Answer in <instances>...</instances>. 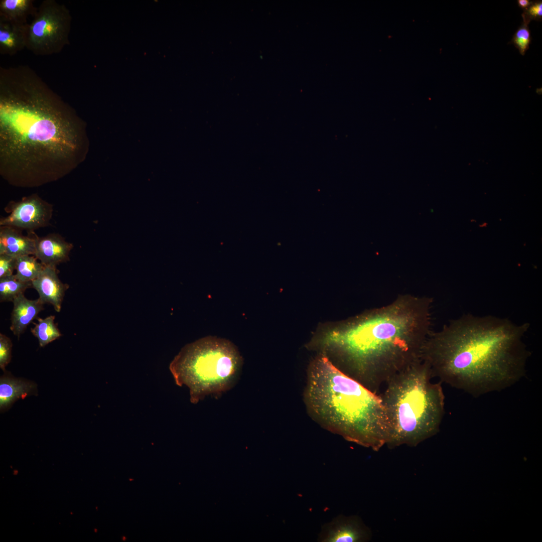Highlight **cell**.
<instances>
[{
    "mask_svg": "<svg viewBox=\"0 0 542 542\" xmlns=\"http://www.w3.org/2000/svg\"><path fill=\"white\" fill-rule=\"evenodd\" d=\"M30 288H33L32 282L21 281L14 274L0 278V301L13 302L15 298Z\"/></svg>",
    "mask_w": 542,
    "mask_h": 542,
    "instance_id": "obj_19",
    "label": "cell"
},
{
    "mask_svg": "<svg viewBox=\"0 0 542 542\" xmlns=\"http://www.w3.org/2000/svg\"><path fill=\"white\" fill-rule=\"evenodd\" d=\"M370 532L356 517H342L330 524L323 541L328 542L365 541Z\"/></svg>",
    "mask_w": 542,
    "mask_h": 542,
    "instance_id": "obj_12",
    "label": "cell"
},
{
    "mask_svg": "<svg viewBox=\"0 0 542 542\" xmlns=\"http://www.w3.org/2000/svg\"><path fill=\"white\" fill-rule=\"evenodd\" d=\"M434 377L422 359L395 374L380 396L389 428L386 445L416 447L436 435L444 414L445 395L441 382Z\"/></svg>",
    "mask_w": 542,
    "mask_h": 542,
    "instance_id": "obj_5",
    "label": "cell"
},
{
    "mask_svg": "<svg viewBox=\"0 0 542 542\" xmlns=\"http://www.w3.org/2000/svg\"><path fill=\"white\" fill-rule=\"evenodd\" d=\"M529 327L508 318L464 314L431 331L421 359L440 382L475 397L500 391L525 375Z\"/></svg>",
    "mask_w": 542,
    "mask_h": 542,
    "instance_id": "obj_2",
    "label": "cell"
},
{
    "mask_svg": "<svg viewBox=\"0 0 542 542\" xmlns=\"http://www.w3.org/2000/svg\"><path fill=\"white\" fill-rule=\"evenodd\" d=\"M29 24L26 48L38 56L56 54L69 44L71 16L64 5L43 1Z\"/></svg>",
    "mask_w": 542,
    "mask_h": 542,
    "instance_id": "obj_7",
    "label": "cell"
},
{
    "mask_svg": "<svg viewBox=\"0 0 542 542\" xmlns=\"http://www.w3.org/2000/svg\"><path fill=\"white\" fill-rule=\"evenodd\" d=\"M83 122L31 68L0 71V174L10 185L37 187L78 167L86 152Z\"/></svg>",
    "mask_w": 542,
    "mask_h": 542,
    "instance_id": "obj_1",
    "label": "cell"
},
{
    "mask_svg": "<svg viewBox=\"0 0 542 542\" xmlns=\"http://www.w3.org/2000/svg\"><path fill=\"white\" fill-rule=\"evenodd\" d=\"M32 0H2L0 1V18L27 23L28 17L34 15L37 8Z\"/></svg>",
    "mask_w": 542,
    "mask_h": 542,
    "instance_id": "obj_16",
    "label": "cell"
},
{
    "mask_svg": "<svg viewBox=\"0 0 542 542\" xmlns=\"http://www.w3.org/2000/svg\"><path fill=\"white\" fill-rule=\"evenodd\" d=\"M37 393L35 383L4 375L0 379V408L4 411L19 398Z\"/></svg>",
    "mask_w": 542,
    "mask_h": 542,
    "instance_id": "obj_15",
    "label": "cell"
},
{
    "mask_svg": "<svg viewBox=\"0 0 542 542\" xmlns=\"http://www.w3.org/2000/svg\"><path fill=\"white\" fill-rule=\"evenodd\" d=\"M12 342L6 335L0 334V367L5 371V368L10 362L12 358Z\"/></svg>",
    "mask_w": 542,
    "mask_h": 542,
    "instance_id": "obj_21",
    "label": "cell"
},
{
    "mask_svg": "<svg viewBox=\"0 0 542 542\" xmlns=\"http://www.w3.org/2000/svg\"><path fill=\"white\" fill-rule=\"evenodd\" d=\"M5 210L9 214L1 218L0 226H10L32 233L50 224L53 208L52 204L38 194H33L23 197L20 201L10 202Z\"/></svg>",
    "mask_w": 542,
    "mask_h": 542,
    "instance_id": "obj_8",
    "label": "cell"
},
{
    "mask_svg": "<svg viewBox=\"0 0 542 542\" xmlns=\"http://www.w3.org/2000/svg\"><path fill=\"white\" fill-rule=\"evenodd\" d=\"M17 257L7 254H0V278L14 275Z\"/></svg>",
    "mask_w": 542,
    "mask_h": 542,
    "instance_id": "obj_23",
    "label": "cell"
},
{
    "mask_svg": "<svg viewBox=\"0 0 542 542\" xmlns=\"http://www.w3.org/2000/svg\"><path fill=\"white\" fill-rule=\"evenodd\" d=\"M304 399L310 416L329 431L375 451L386 445L389 428L380 396L325 355L309 368Z\"/></svg>",
    "mask_w": 542,
    "mask_h": 542,
    "instance_id": "obj_4",
    "label": "cell"
},
{
    "mask_svg": "<svg viewBox=\"0 0 542 542\" xmlns=\"http://www.w3.org/2000/svg\"><path fill=\"white\" fill-rule=\"evenodd\" d=\"M45 266L34 256L25 255L17 257L15 277L23 282H32Z\"/></svg>",
    "mask_w": 542,
    "mask_h": 542,
    "instance_id": "obj_17",
    "label": "cell"
},
{
    "mask_svg": "<svg viewBox=\"0 0 542 542\" xmlns=\"http://www.w3.org/2000/svg\"><path fill=\"white\" fill-rule=\"evenodd\" d=\"M32 283L33 288L39 294L41 301L44 304H51L55 310L59 312L69 286L59 279L56 267L45 266L39 276Z\"/></svg>",
    "mask_w": 542,
    "mask_h": 542,
    "instance_id": "obj_10",
    "label": "cell"
},
{
    "mask_svg": "<svg viewBox=\"0 0 542 542\" xmlns=\"http://www.w3.org/2000/svg\"><path fill=\"white\" fill-rule=\"evenodd\" d=\"M73 246L72 243L66 241L58 234L51 233L43 237H39L35 234L34 256L44 266L56 267L69 260Z\"/></svg>",
    "mask_w": 542,
    "mask_h": 542,
    "instance_id": "obj_9",
    "label": "cell"
},
{
    "mask_svg": "<svg viewBox=\"0 0 542 542\" xmlns=\"http://www.w3.org/2000/svg\"><path fill=\"white\" fill-rule=\"evenodd\" d=\"M13 302L14 307L11 314L10 329L13 334L19 338L43 309L44 304L39 298L35 300L27 299L24 293L15 298Z\"/></svg>",
    "mask_w": 542,
    "mask_h": 542,
    "instance_id": "obj_13",
    "label": "cell"
},
{
    "mask_svg": "<svg viewBox=\"0 0 542 542\" xmlns=\"http://www.w3.org/2000/svg\"><path fill=\"white\" fill-rule=\"evenodd\" d=\"M521 16L523 22L528 25L532 20L541 21L542 19L541 1H532L531 4L523 10Z\"/></svg>",
    "mask_w": 542,
    "mask_h": 542,
    "instance_id": "obj_22",
    "label": "cell"
},
{
    "mask_svg": "<svg viewBox=\"0 0 542 542\" xmlns=\"http://www.w3.org/2000/svg\"><path fill=\"white\" fill-rule=\"evenodd\" d=\"M242 364V357L232 342L209 336L185 345L171 362L170 369L176 383L188 387L191 402L197 403L207 395L231 389Z\"/></svg>",
    "mask_w": 542,
    "mask_h": 542,
    "instance_id": "obj_6",
    "label": "cell"
},
{
    "mask_svg": "<svg viewBox=\"0 0 542 542\" xmlns=\"http://www.w3.org/2000/svg\"><path fill=\"white\" fill-rule=\"evenodd\" d=\"M517 2L518 7L524 10L527 9L531 4L532 1L529 0H517Z\"/></svg>",
    "mask_w": 542,
    "mask_h": 542,
    "instance_id": "obj_24",
    "label": "cell"
},
{
    "mask_svg": "<svg viewBox=\"0 0 542 542\" xmlns=\"http://www.w3.org/2000/svg\"><path fill=\"white\" fill-rule=\"evenodd\" d=\"M55 317L50 316L44 319L37 318V323L32 328L31 333L38 340L40 347H44L49 343L58 339L62 336L61 332L54 322Z\"/></svg>",
    "mask_w": 542,
    "mask_h": 542,
    "instance_id": "obj_18",
    "label": "cell"
},
{
    "mask_svg": "<svg viewBox=\"0 0 542 542\" xmlns=\"http://www.w3.org/2000/svg\"><path fill=\"white\" fill-rule=\"evenodd\" d=\"M531 40V37L528 24L522 22L521 25L515 31L510 42L518 50L521 55H524L529 49Z\"/></svg>",
    "mask_w": 542,
    "mask_h": 542,
    "instance_id": "obj_20",
    "label": "cell"
},
{
    "mask_svg": "<svg viewBox=\"0 0 542 542\" xmlns=\"http://www.w3.org/2000/svg\"><path fill=\"white\" fill-rule=\"evenodd\" d=\"M21 230L0 226V254H7L17 257L25 255H34L35 233H28L25 236Z\"/></svg>",
    "mask_w": 542,
    "mask_h": 542,
    "instance_id": "obj_11",
    "label": "cell"
},
{
    "mask_svg": "<svg viewBox=\"0 0 542 542\" xmlns=\"http://www.w3.org/2000/svg\"><path fill=\"white\" fill-rule=\"evenodd\" d=\"M29 24L0 18V52L12 55L26 48Z\"/></svg>",
    "mask_w": 542,
    "mask_h": 542,
    "instance_id": "obj_14",
    "label": "cell"
},
{
    "mask_svg": "<svg viewBox=\"0 0 542 542\" xmlns=\"http://www.w3.org/2000/svg\"><path fill=\"white\" fill-rule=\"evenodd\" d=\"M433 298L405 293L372 309L326 335L343 371L372 392L399 371L421 360L431 332Z\"/></svg>",
    "mask_w": 542,
    "mask_h": 542,
    "instance_id": "obj_3",
    "label": "cell"
}]
</instances>
